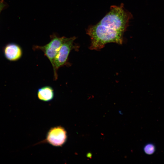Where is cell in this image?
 Instances as JSON below:
<instances>
[{
	"mask_svg": "<svg viewBox=\"0 0 164 164\" xmlns=\"http://www.w3.org/2000/svg\"><path fill=\"white\" fill-rule=\"evenodd\" d=\"M86 31L91 39L89 47L91 50H100L108 43L121 44L123 43L124 32L109 28L98 23L89 26Z\"/></svg>",
	"mask_w": 164,
	"mask_h": 164,
	"instance_id": "obj_1",
	"label": "cell"
},
{
	"mask_svg": "<svg viewBox=\"0 0 164 164\" xmlns=\"http://www.w3.org/2000/svg\"><path fill=\"white\" fill-rule=\"evenodd\" d=\"M132 14L124 8L121 3L119 6L112 5L109 12L99 23L106 27L124 32L129 26Z\"/></svg>",
	"mask_w": 164,
	"mask_h": 164,
	"instance_id": "obj_2",
	"label": "cell"
},
{
	"mask_svg": "<svg viewBox=\"0 0 164 164\" xmlns=\"http://www.w3.org/2000/svg\"><path fill=\"white\" fill-rule=\"evenodd\" d=\"M76 37L75 36L66 38L55 57L53 66L54 72V80L57 79V71L60 67L66 65H69L68 58L71 51L73 50H78L79 47L74 43Z\"/></svg>",
	"mask_w": 164,
	"mask_h": 164,
	"instance_id": "obj_3",
	"label": "cell"
},
{
	"mask_svg": "<svg viewBox=\"0 0 164 164\" xmlns=\"http://www.w3.org/2000/svg\"><path fill=\"white\" fill-rule=\"evenodd\" d=\"M66 38L52 35L50 36L51 40L48 44L43 46H36L35 48L44 53L53 66L55 57Z\"/></svg>",
	"mask_w": 164,
	"mask_h": 164,
	"instance_id": "obj_4",
	"label": "cell"
},
{
	"mask_svg": "<svg viewBox=\"0 0 164 164\" xmlns=\"http://www.w3.org/2000/svg\"><path fill=\"white\" fill-rule=\"evenodd\" d=\"M67 139V132L63 127L58 126L51 128L48 132L46 142L55 146H61Z\"/></svg>",
	"mask_w": 164,
	"mask_h": 164,
	"instance_id": "obj_5",
	"label": "cell"
},
{
	"mask_svg": "<svg viewBox=\"0 0 164 164\" xmlns=\"http://www.w3.org/2000/svg\"><path fill=\"white\" fill-rule=\"evenodd\" d=\"M3 53L5 58L11 61L19 60L22 55V50L20 46L15 43L8 44L3 48Z\"/></svg>",
	"mask_w": 164,
	"mask_h": 164,
	"instance_id": "obj_6",
	"label": "cell"
},
{
	"mask_svg": "<svg viewBox=\"0 0 164 164\" xmlns=\"http://www.w3.org/2000/svg\"><path fill=\"white\" fill-rule=\"evenodd\" d=\"M37 95L40 100L44 101H49L53 98L54 91L50 86H44L38 89Z\"/></svg>",
	"mask_w": 164,
	"mask_h": 164,
	"instance_id": "obj_7",
	"label": "cell"
},
{
	"mask_svg": "<svg viewBox=\"0 0 164 164\" xmlns=\"http://www.w3.org/2000/svg\"><path fill=\"white\" fill-rule=\"evenodd\" d=\"M143 151L146 154L151 155L153 154L155 152L156 147L153 143H149L144 146Z\"/></svg>",
	"mask_w": 164,
	"mask_h": 164,
	"instance_id": "obj_8",
	"label": "cell"
},
{
	"mask_svg": "<svg viewBox=\"0 0 164 164\" xmlns=\"http://www.w3.org/2000/svg\"><path fill=\"white\" fill-rule=\"evenodd\" d=\"M5 6L6 4L4 0H1L0 1V14Z\"/></svg>",
	"mask_w": 164,
	"mask_h": 164,
	"instance_id": "obj_9",
	"label": "cell"
}]
</instances>
